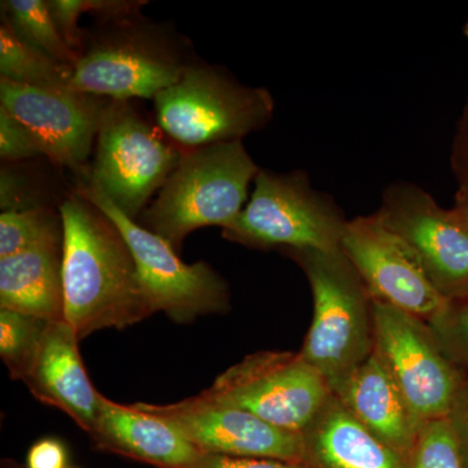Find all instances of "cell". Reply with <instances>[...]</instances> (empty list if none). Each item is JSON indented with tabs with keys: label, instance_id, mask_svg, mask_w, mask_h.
<instances>
[{
	"label": "cell",
	"instance_id": "6da1fadb",
	"mask_svg": "<svg viewBox=\"0 0 468 468\" xmlns=\"http://www.w3.org/2000/svg\"><path fill=\"white\" fill-rule=\"evenodd\" d=\"M64 320L79 338L151 314L133 255L115 224L79 193L60 205Z\"/></svg>",
	"mask_w": 468,
	"mask_h": 468
},
{
	"label": "cell",
	"instance_id": "7a4b0ae2",
	"mask_svg": "<svg viewBox=\"0 0 468 468\" xmlns=\"http://www.w3.org/2000/svg\"><path fill=\"white\" fill-rule=\"evenodd\" d=\"M285 254L303 271L313 292V323L301 356L334 393L374 351V300L343 249Z\"/></svg>",
	"mask_w": 468,
	"mask_h": 468
},
{
	"label": "cell",
	"instance_id": "3957f363",
	"mask_svg": "<svg viewBox=\"0 0 468 468\" xmlns=\"http://www.w3.org/2000/svg\"><path fill=\"white\" fill-rule=\"evenodd\" d=\"M260 169L242 141L184 151L144 212V221L176 251L180 250L194 230L227 227L242 211L249 185Z\"/></svg>",
	"mask_w": 468,
	"mask_h": 468
},
{
	"label": "cell",
	"instance_id": "277c9868",
	"mask_svg": "<svg viewBox=\"0 0 468 468\" xmlns=\"http://www.w3.org/2000/svg\"><path fill=\"white\" fill-rule=\"evenodd\" d=\"M154 103L160 131L183 151L242 141L266 128L275 112L267 89L242 85L207 64L189 63Z\"/></svg>",
	"mask_w": 468,
	"mask_h": 468
},
{
	"label": "cell",
	"instance_id": "5b68a950",
	"mask_svg": "<svg viewBox=\"0 0 468 468\" xmlns=\"http://www.w3.org/2000/svg\"><path fill=\"white\" fill-rule=\"evenodd\" d=\"M250 201L223 228L224 239L252 249L331 251L341 249L347 220L304 171L260 169Z\"/></svg>",
	"mask_w": 468,
	"mask_h": 468
},
{
	"label": "cell",
	"instance_id": "8992f818",
	"mask_svg": "<svg viewBox=\"0 0 468 468\" xmlns=\"http://www.w3.org/2000/svg\"><path fill=\"white\" fill-rule=\"evenodd\" d=\"M88 168L77 174L75 192L97 206L124 237L151 313L163 311L185 322L202 314L226 311L229 292L223 277L203 261H181L171 243L117 208L91 180Z\"/></svg>",
	"mask_w": 468,
	"mask_h": 468
},
{
	"label": "cell",
	"instance_id": "52a82bcc",
	"mask_svg": "<svg viewBox=\"0 0 468 468\" xmlns=\"http://www.w3.org/2000/svg\"><path fill=\"white\" fill-rule=\"evenodd\" d=\"M187 66L171 39L138 16L86 39L68 88L111 101L155 100Z\"/></svg>",
	"mask_w": 468,
	"mask_h": 468
},
{
	"label": "cell",
	"instance_id": "ba28073f",
	"mask_svg": "<svg viewBox=\"0 0 468 468\" xmlns=\"http://www.w3.org/2000/svg\"><path fill=\"white\" fill-rule=\"evenodd\" d=\"M88 174L117 208L135 218L165 186L184 151L163 138L129 101H111Z\"/></svg>",
	"mask_w": 468,
	"mask_h": 468
},
{
	"label": "cell",
	"instance_id": "9c48e42d",
	"mask_svg": "<svg viewBox=\"0 0 468 468\" xmlns=\"http://www.w3.org/2000/svg\"><path fill=\"white\" fill-rule=\"evenodd\" d=\"M375 350L420 426L451 415L468 377L446 356L432 326L384 303L372 302Z\"/></svg>",
	"mask_w": 468,
	"mask_h": 468
},
{
	"label": "cell",
	"instance_id": "30bf717a",
	"mask_svg": "<svg viewBox=\"0 0 468 468\" xmlns=\"http://www.w3.org/2000/svg\"><path fill=\"white\" fill-rule=\"evenodd\" d=\"M331 394L325 378L300 351H261L227 369L202 396L302 433Z\"/></svg>",
	"mask_w": 468,
	"mask_h": 468
},
{
	"label": "cell",
	"instance_id": "8fae6325",
	"mask_svg": "<svg viewBox=\"0 0 468 468\" xmlns=\"http://www.w3.org/2000/svg\"><path fill=\"white\" fill-rule=\"evenodd\" d=\"M378 214L415 252L439 294L468 298V224L423 187L397 181L385 187Z\"/></svg>",
	"mask_w": 468,
	"mask_h": 468
},
{
	"label": "cell",
	"instance_id": "7c38bea8",
	"mask_svg": "<svg viewBox=\"0 0 468 468\" xmlns=\"http://www.w3.org/2000/svg\"><path fill=\"white\" fill-rule=\"evenodd\" d=\"M110 101L69 88L0 79V107L29 132L43 156L76 174L89 167L86 162Z\"/></svg>",
	"mask_w": 468,
	"mask_h": 468
},
{
	"label": "cell",
	"instance_id": "4fadbf2b",
	"mask_svg": "<svg viewBox=\"0 0 468 468\" xmlns=\"http://www.w3.org/2000/svg\"><path fill=\"white\" fill-rule=\"evenodd\" d=\"M341 249L372 300L431 322L449 303L430 282L415 252L378 212L351 218Z\"/></svg>",
	"mask_w": 468,
	"mask_h": 468
},
{
	"label": "cell",
	"instance_id": "5bb4252c",
	"mask_svg": "<svg viewBox=\"0 0 468 468\" xmlns=\"http://www.w3.org/2000/svg\"><path fill=\"white\" fill-rule=\"evenodd\" d=\"M141 405L174 423L202 452L300 464L303 458L302 433L282 430L251 412L203 396L176 405Z\"/></svg>",
	"mask_w": 468,
	"mask_h": 468
},
{
	"label": "cell",
	"instance_id": "9a60e30c",
	"mask_svg": "<svg viewBox=\"0 0 468 468\" xmlns=\"http://www.w3.org/2000/svg\"><path fill=\"white\" fill-rule=\"evenodd\" d=\"M79 335L66 320L48 322L26 378L37 396L94 431L101 394L90 383L79 351Z\"/></svg>",
	"mask_w": 468,
	"mask_h": 468
},
{
	"label": "cell",
	"instance_id": "2e32d148",
	"mask_svg": "<svg viewBox=\"0 0 468 468\" xmlns=\"http://www.w3.org/2000/svg\"><path fill=\"white\" fill-rule=\"evenodd\" d=\"M334 394L372 435L409 460L421 426L375 347Z\"/></svg>",
	"mask_w": 468,
	"mask_h": 468
},
{
	"label": "cell",
	"instance_id": "e0dca14e",
	"mask_svg": "<svg viewBox=\"0 0 468 468\" xmlns=\"http://www.w3.org/2000/svg\"><path fill=\"white\" fill-rule=\"evenodd\" d=\"M302 439L304 468H408V461L372 435L334 393Z\"/></svg>",
	"mask_w": 468,
	"mask_h": 468
},
{
	"label": "cell",
	"instance_id": "ac0fdd59",
	"mask_svg": "<svg viewBox=\"0 0 468 468\" xmlns=\"http://www.w3.org/2000/svg\"><path fill=\"white\" fill-rule=\"evenodd\" d=\"M92 433L113 451L163 468L190 467L202 454L167 419L143 405L126 408L103 396Z\"/></svg>",
	"mask_w": 468,
	"mask_h": 468
},
{
	"label": "cell",
	"instance_id": "d6986e66",
	"mask_svg": "<svg viewBox=\"0 0 468 468\" xmlns=\"http://www.w3.org/2000/svg\"><path fill=\"white\" fill-rule=\"evenodd\" d=\"M0 307L43 322L64 319L63 243L0 260Z\"/></svg>",
	"mask_w": 468,
	"mask_h": 468
},
{
	"label": "cell",
	"instance_id": "ffe728a7",
	"mask_svg": "<svg viewBox=\"0 0 468 468\" xmlns=\"http://www.w3.org/2000/svg\"><path fill=\"white\" fill-rule=\"evenodd\" d=\"M73 67L58 63L21 38L2 16L0 23V79L30 86L68 88Z\"/></svg>",
	"mask_w": 468,
	"mask_h": 468
},
{
	"label": "cell",
	"instance_id": "44dd1931",
	"mask_svg": "<svg viewBox=\"0 0 468 468\" xmlns=\"http://www.w3.org/2000/svg\"><path fill=\"white\" fill-rule=\"evenodd\" d=\"M2 16L34 48L58 63L75 68L80 57L58 33L46 0H5L2 2Z\"/></svg>",
	"mask_w": 468,
	"mask_h": 468
},
{
	"label": "cell",
	"instance_id": "7402d4cb",
	"mask_svg": "<svg viewBox=\"0 0 468 468\" xmlns=\"http://www.w3.org/2000/svg\"><path fill=\"white\" fill-rule=\"evenodd\" d=\"M63 243V220L45 208L11 209L0 215V260Z\"/></svg>",
	"mask_w": 468,
	"mask_h": 468
},
{
	"label": "cell",
	"instance_id": "603a6c76",
	"mask_svg": "<svg viewBox=\"0 0 468 468\" xmlns=\"http://www.w3.org/2000/svg\"><path fill=\"white\" fill-rule=\"evenodd\" d=\"M147 2L143 0H48L58 33L79 57L88 39L79 27L82 14L94 15L101 24L117 23L141 16V8Z\"/></svg>",
	"mask_w": 468,
	"mask_h": 468
},
{
	"label": "cell",
	"instance_id": "cb8c5ba5",
	"mask_svg": "<svg viewBox=\"0 0 468 468\" xmlns=\"http://www.w3.org/2000/svg\"><path fill=\"white\" fill-rule=\"evenodd\" d=\"M48 323L15 311L0 310V354L18 377H26L32 366Z\"/></svg>",
	"mask_w": 468,
	"mask_h": 468
},
{
	"label": "cell",
	"instance_id": "d4e9b609",
	"mask_svg": "<svg viewBox=\"0 0 468 468\" xmlns=\"http://www.w3.org/2000/svg\"><path fill=\"white\" fill-rule=\"evenodd\" d=\"M408 468H467L451 419L427 421L419 430Z\"/></svg>",
	"mask_w": 468,
	"mask_h": 468
},
{
	"label": "cell",
	"instance_id": "484cf974",
	"mask_svg": "<svg viewBox=\"0 0 468 468\" xmlns=\"http://www.w3.org/2000/svg\"><path fill=\"white\" fill-rule=\"evenodd\" d=\"M428 323L446 356L468 377V298L449 302Z\"/></svg>",
	"mask_w": 468,
	"mask_h": 468
},
{
	"label": "cell",
	"instance_id": "4316f807",
	"mask_svg": "<svg viewBox=\"0 0 468 468\" xmlns=\"http://www.w3.org/2000/svg\"><path fill=\"white\" fill-rule=\"evenodd\" d=\"M41 155L29 132L0 107V158L3 162L16 163Z\"/></svg>",
	"mask_w": 468,
	"mask_h": 468
},
{
	"label": "cell",
	"instance_id": "83f0119b",
	"mask_svg": "<svg viewBox=\"0 0 468 468\" xmlns=\"http://www.w3.org/2000/svg\"><path fill=\"white\" fill-rule=\"evenodd\" d=\"M187 468H304L300 463L268 460V458L229 457V455L202 452L198 460Z\"/></svg>",
	"mask_w": 468,
	"mask_h": 468
},
{
	"label": "cell",
	"instance_id": "f1b7e54d",
	"mask_svg": "<svg viewBox=\"0 0 468 468\" xmlns=\"http://www.w3.org/2000/svg\"><path fill=\"white\" fill-rule=\"evenodd\" d=\"M67 461L63 443L55 439H43L27 452V468H66Z\"/></svg>",
	"mask_w": 468,
	"mask_h": 468
},
{
	"label": "cell",
	"instance_id": "f546056e",
	"mask_svg": "<svg viewBox=\"0 0 468 468\" xmlns=\"http://www.w3.org/2000/svg\"><path fill=\"white\" fill-rule=\"evenodd\" d=\"M452 427L460 440L462 451H463L464 460H466L468 468V381L452 408L451 415Z\"/></svg>",
	"mask_w": 468,
	"mask_h": 468
},
{
	"label": "cell",
	"instance_id": "4dcf8cb0",
	"mask_svg": "<svg viewBox=\"0 0 468 468\" xmlns=\"http://www.w3.org/2000/svg\"><path fill=\"white\" fill-rule=\"evenodd\" d=\"M463 131L460 149L455 153V165L462 176L461 196H468V126Z\"/></svg>",
	"mask_w": 468,
	"mask_h": 468
},
{
	"label": "cell",
	"instance_id": "1f68e13d",
	"mask_svg": "<svg viewBox=\"0 0 468 468\" xmlns=\"http://www.w3.org/2000/svg\"><path fill=\"white\" fill-rule=\"evenodd\" d=\"M454 208L457 209L458 214L468 224V196H460V199H458L457 206Z\"/></svg>",
	"mask_w": 468,
	"mask_h": 468
},
{
	"label": "cell",
	"instance_id": "d6a6232c",
	"mask_svg": "<svg viewBox=\"0 0 468 468\" xmlns=\"http://www.w3.org/2000/svg\"><path fill=\"white\" fill-rule=\"evenodd\" d=\"M464 34H466V37L468 38V20H467L466 26H464Z\"/></svg>",
	"mask_w": 468,
	"mask_h": 468
}]
</instances>
